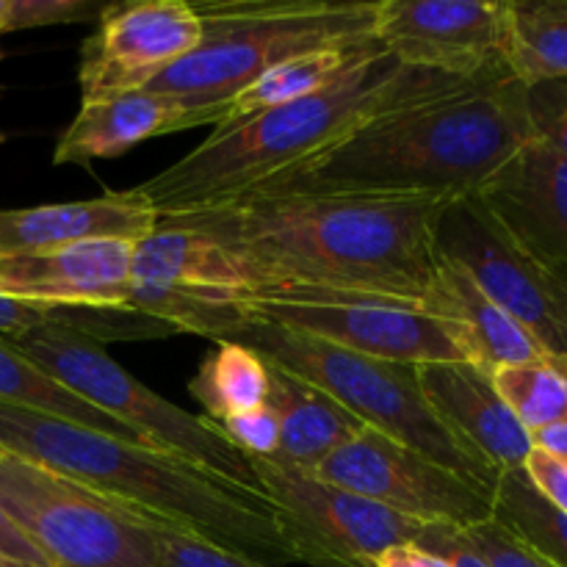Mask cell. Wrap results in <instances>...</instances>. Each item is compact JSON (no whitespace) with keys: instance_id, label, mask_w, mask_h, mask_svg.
Here are the masks:
<instances>
[{"instance_id":"obj_1","label":"cell","mask_w":567,"mask_h":567,"mask_svg":"<svg viewBox=\"0 0 567 567\" xmlns=\"http://www.w3.org/2000/svg\"><path fill=\"white\" fill-rule=\"evenodd\" d=\"M452 199L415 194L255 192L216 208L161 216L219 244L244 288L316 286L437 305V219ZM443 310V308H441Z\"/></svg>"},{"instance_id":"obj_2","label":"cell","mask_w":567,"mask_h":567,"mask_svg":"<svg viewBox=\"0 0 567 567\" xmlns=\"http://www.w3.org/2000/svg\"><path fill=\"white\" fill-rule=\"evenodd\" d=\"M0 449L210 546L271 567H321L310 543L264 491L175 452L136 446L6 402H0Z\"/></svg>"},{"instance_id":"obj_3","label":"cell","mask_w":567,"mask_h":567,"mask_svg":"<svg viewBox=\"0 0 567 567\" xmlns=\"http://www.w3.org/2000/svg\"><path fill=\"white\" fill-rule=\"evenodd\" d=\"M476 83L487 81L419 70L380 50L310 97L214 131L181 161L138 183L136 192L158 219L216 208L330 153L388 116L452 97Z\"/></svg>"},{"instance_id":"obj_4","label":"cell","mask_w":567,"mask_h":567,"mask_svg":"<svg viewBox=\"0 0 567 567\" xmlns=\"http://www.w3.org/2000/svg\"><path fill=\"white\" fill-rule=\"evenodd\" d=\"M532 138L526 83L509 75L388 116L255 192L460 199L480 192Z\"/></svg>"},{"instance_id":"obj_5","label":"cell","mask_w":567,"mask_h":567,"mask_svg":"<svg viewBox=\"0 0 567 567\" xmlns=\"http://www.w3.org/2000/svg\"><path fill=\"white\" fill-rule=\"evenodd\" d=\"M203 42L147 83L150 92L221 105L271 66L321 48L374 44L371 0H208L194 3Z\"/></svg>"},{"instance_id":"obj_6","label":"cell","mask_w":567,"mask_h":567,"mask_svg":"<svg viewBox=\"0 0 567 567\" xmlns=\"http://www.w3.org/2000/svg\"><path fill=\"white\" fill-rule=\"evenodd\" d=\"M225 341L241 343L269 363L302 377L365 426L424 454L471 485L496 493L502 474L437 419L421 391L419 365L369 358L305 332L249 319L247 313L227 332Z\"/></svg>"},{"instance_id":"obj_7","label":"cell","mask_w":567,"mask_h":567,"mask_svg":"<svg viewBox=\"0 0 567 567\" xmlns=\"http://www.w3.org/2000/svg\"><path fill=\"white\" fill-rule=\"evenodd\" d=\"M230 299L249 319L305 332L369 358L410 365L480 363L463 321L435 305L316 286L236 288Z\"/></svg>"},{"instance_id":"obj_8","label":"cell","mask_w":567,"mask_h":567,"mask_svg":"<svg viewBox=\"0 0 567 567\" xmlns=\"http://www.w3.org/2000/svg\"><path fill=\"white\" fill-rule=\"evenodd\" d=\"M17 349L59 385L86 399L100 413L131 426L153 446L194 460L227 480L260 491L247 454L216 421L177 408L122 369L103 343L66 327H42L14 338Z\"/></svg>"},{"instance_id":"obj_9","label":"cell","mask_w":567,"mask_h":567,"mask_svg":"<svg viewBox=\"0 0 567 567\" xmlns=\"http://www.w3.org/2000/svg\"><path fill=\"white\" fill-rule=\"evenodd\" d=\"M0 513L50 567H158L153 518L3 449Z\"/></svg>"},{"instance_id":"obj_10","label":"cell","mask_w":567,"mask_h":567,"mask_svg":"<svg viewBox=\"0 0 567 567\" xmlns=\"http://www.w3.org/2000/svg\"><path fill=\"white\" fill-rule=\"evenodd\" d=\"M435 238L441 258L457 264L546 352L567 358V275L526 255L474 194L446 203Z\"/></svg>"},{"instance_id":"obj_11","label":"cell","mask_w":567,"mask_h":567,"mask_svg":"<svg viewBox=\"0 0 567 567\" xmlns=\"http://www.w3.org/2000/svg\"><path fill=\"white\" fill-rule=\"evenodd\" d=\"M313 474L424 526L468 529L493 518V493L371 426L327 454Z\"/></svg>"},{"instance_id":"obj_12","label":"cell","mask_w":567,"mask_h":567,"mask_svg":"<svg viewBox=\"0 0 567 567\" xmlns=\"http://www.w3.org/2000/svg\"><path fill=\"white\" fill-rule=\"evenodd\" d=\"M258 487L310 543L321 567H374L385 551L415 546L424 524L280 460H249Z\"/></svg>"},{"instance_id":"obj_13","label":"cell","mask_w":567,"mask_h":567,"mask_svg":"<svg viewBox=\"0 0 567 567\" xmlns=\"http://www.w3.org/2000/svg\"><path fill=\"white\" fill-rule=\"evenodd\" d=\"M374 39L419 70L491 81L507 64V0H380Z\"/></svg>"},{"instance_id":"obj_14","label":"cell","mask_w":567,"mask_h":567,"mask_svg":"<svg viewBox=\"0 0 567 567\" xmlns=\"http://www.w3.org/2000/svg\"><path fill=\"white\" fill-rule=\"evenodd\" d=\"M203 20L186 0H138L103 6L78 61L81 103L120 97L199 48Z\"/></svg>"},{"instance_id":"obj_15","label":"cell","mask_w":567,"mask_h":567,"mask_svg":"<svg viewBox=\"0 0 567 567\" xmlns=\"http://www.w3.org/2000/svg\"><path fill=\"white\" fill-rule=\"evenodd\" d=\"M526 255L567 275V158L540 138L518 150L474 194Z\"/></svg>"},{"instance_id":"obj_16","label":"cell","mask_w":567,"mask_h":567,"mask_svg":"<svg viewBox=\"0 0 567 567\" xmlns=\"http://www.w3.org/2000/svg\"><path fill=\"white\" fill-rule=\"evenodd\" d=\"M221 105H197L186 97L136 89L120 97L81 103L53 150V164H92L116 158L147 138L181 133L188 127H216L225 120Z\"/></svg>"},{"instance_id":"obj_17","label":"cell","mask_w":567,"mask_h":567,"mask_svg":"<svg viewBox=\"0 0 567 567\" xmlns=\"http://www.w3.org/2000/svg\"><path fill=\"white\" fill-rule=\"evenodd\" d=\"M133 241H86L39 255L0 258V293L48 305L127 308Z\"/></svg>"},{"instance_id":"obj_18","label":"cell","mask_w":567,"mask_h":567,"mask_svg":"<svg viewBox=\"0 0 567 567\" xmlns=\"http://www.w3.org/2000/svg\"><path fill=\"white\" fill-rule=\"evenodd\" d=\"M419 382L437 419L498 474L524 468L532 435L493 385V371L474 360L419 365Z\"/></svg>"},{"instance_id":"obj_19","label":"cell","mask_w":567,"mask_h":567,"mask_svg":"<svg viewBox=\"0 0 567 567\" xmlns=\"http://www.w3.org/2000/svg\"><path fill=\"white\" fill-rule=\"evenodd\" d=\"M155 227L158 214L136 188L75 203L0 210V258L53 252L86 241L136 244Z\"/></svg>"},{"instance_id":"obj_20","label":"cell","mask_w":567,"mask_h":567,"mask_svg":"<svg viewBox=\"0 0 567 567\" xmlns=\"http://www.w3.org/2000/svg\"><path fill=\"white\" fill-rule=\"evenodd\" d=\"M266 404L275 410L280 421V449L271 460L302 471H313L327 454L336 452L341 443H347L365 426L324 391L275 363H269Z\"/></svg>"},{"instance_id":"obj_21","label":"cell","mask_w":567,"mask_h":567,"mask_svg":"<svg viewBox=\"0 0 567 567\" xmlns=\"http://www.w3.org/2000/svg\"><path fill=\"white\" fill-rule=\"evenodd\" d=\"M133 286L199 288V291H236L244 288L236 260L199 233L183 227H155L133 244Z\"/></svg>"},{"instance_id":"obj_22","label":"cell","mask_w":567,"mask_h":567,"mask_svg":"<svg viewBox=\"0 0 567 567\" xmlns=\"http://www.w3.org/2000/svg\"><path fill=\"white\" fill-rule=\"evenodd\" d=\"M437 305L449 316L463 321V327L471 336V343H474L476 360L485 369L496 371L504 369V365L529 363V360L548 354L540 347V341L520 321L504 313L491 297L482 293V288L457 264L446 258H443Z\"/></svg>"},{"instance_id":"obj_23","label":"cell","mask_w":567,"mask_h":567,"mask_svg":"<svg viewBox=\"0 0 567 567\" xmlns=\"http://www.w3.org/2000/svg\"><path fill=\"white\" fill-rule=\"evenodd\" d=\"M380 44L374 42L343 44V48H321L302 55H293V59L266 70L264 75L255 78V81L249 83V86H244L238 94H233V97L227 100L225 120H221L214 131L238 125V122L249 120V116H258L264 114V111L280 109V105L310 97V94L330 86V83L338 81L343 72L352 70L354 64H360V61L369 59V55L380 53Z\"/></svg>"},{"instance_id":"obj_24","label":"cell","mask_w":567,"mask_h":567,"mask_svg":"<svg viewBox=\"0 0 567 567\" xmlns=\"http://www.w3.org/2000/svg\"><path fill=\"white\" fill-rule=\"evenodd\" d=\"M0 402L17 404V408L37 410V413L55 415V419L72 421L86 430L103 432V435L120 437V441L136 443V446H153L147 437L133 432L131 426L120 424L111 415L100 413L97 408L86 402V399L75 396L66 391L64 385L44 374L39 365H33L20 349L11 341L0 338ZM158 449V446H153Z\"/></svg>"},{"instance_id":"obj_25","label":"cell","mask_w":567,"mask_h":567,"mask_svg":"<svg viewBox=\"0 0 567 567\" xmlns=\"http://www.w3.org/2000/svg\"><path fill=\"white\" fill-rule=\"evenodd\" d=\"M507 64L526 86L567 78V0H507Z\"/></svg>"},{"instance_id":"obj_26","label":"cell","mask_w":567,"mask_h":567,"mask_svg":"<svg viewBox=\"0 0 567 567\" xmlns=\"http://www.w3.org/2000/svg\"><path fill=\"white\" fill-rule=\"evenodd\" d=\"M188 393L203 404L205 419L221 424L264 408L269 399V363L241 343L221 341L203 358Z\"/></svg>"},{"instance_id":"obj_27","label":"cell","mask_w":567,"mask_h":567,"mask_svg":"<svg viewBox=\"0 0 567 567\" xmlns=\"http://www.w3.org/2000/svg\"><path fill=\"white\" fill-rule=\"evenodd\" d=\"M493 518L557 567H567V515L540 496L524 468L504 471L493 493Z\"/></svg>"},{"instance_id":"obj_28","label":"cell","mask_w":567,"mask_h":567,"mask_svg":"<svg viewBox=\"0 0 567 567\" xmlns=\"http://www.w3.org/2000/svg\"><path fill=\"white\" fill-rule=\"evenodd\" d=\"M493 385L529 435L567 421V358L563 354L548 352L529 363L496 369Z\"/></svg>"},{"instance_id":"obj_29","label":"cell","mask_w":567,"mask_h":567,"mask_svg":"<svg viewBox=\"0 0 567 567\" xmlns=\"http://www.w3.org/2000/svg\"><path fill=\"white\" fill-rule=\"evenodd\" d=\"M150 532H153L155 565L158 567H271L258 559L227 551V548L210 546L199 537L183 535L169 526L150 524Z\"/></svg>"},{"instance_id":"obj_30","label":"cell","mask_w":567,"mask_h":567,"mask_svg":"<svg viewBox=\"0 0 567 567\" xmlns=\"http://www.w3.org/2000/svg\"><path fill=\"white\" fill-rule=\"evenodd\" d=\"M103 11L94 0H0V33L22 28L72 25Z\"/></svg>"},{"instance_id":"obj_31","label":"cell","mask_w":567,"mask_h":567,"mask_svg":"<svg viewBox=\"0 0 567 567\" xmlns=\"http://www.w3.org/2000/svg\"><path fill=\"white\" fill-rule=\"evenodd\" d=\"M460 535L491 567H557L546 557H540L535 548L526 546L518 535H513L496 518L460 529Z\"/></svg>"},{"instance_id":"obj_32","label":"cell","mask_w":567,"mask_h":567,"mask_svg":"<svg viewBox=\"0 0 567 567\" xmlns=\"http://www.w3.org/2000/svg\"><path fill=\"white\" fill-rule=\"evenodd\" d=\"M535 136L567 158V78L526 86Z\"/></svg>"},{"instance_id":"obj_33","label":"cell","mask_w":567,"mask_h":567,"mask_svg":"<svg viewBox=\"0 0 567 567\" xmlns=\"http://www.w3.org/2000/svg\"><path fill=\"white\" fill-rule=\"evenodd\" d=\"M219 426L249 460L277 457V449H280V421H277L275 410L269 404L249 410V413L233 415V419L221 421Z\"/></svg>"},{"instance_id":"obj_34","label":"cell","mask_w":567,"mask_h":567,"mask_svg":"<svg viewBox=\"0 0 567 567\" xmlns=\"http://www.w3.org/2000/svg\"><path fill=\"white\" fill-rule=\"evenodd\" d=\"M415 546L435 554V557H441L443 563H449L452 567H491L480 557V554L474 551V548L468 546V543L463 540L457 526H446V524L424 526V532H421Z\"/></svg>"},{"instance_id":"obj_35","label":"cell","mask_w":567,"mask_h":567,"mask_svg":"<svg viewBox=\"0 0 567 567\" xmlns=\"http://www.w3.org/2000/svg\"><path fill=\"white\" fill-rule=\"evenodd\" d=\"M524 471L532 480V485L540 491V496L548 504H554L559 513L567 515V463L540 452V449H532V454L524 463Z\"/></svg>"},{"instance_id":"obj_36","label":"cell","mask_w":567,"mask_h":567,"mask_svg":"<svg viewBox=\"0 0 567 567\" xmlns=\"http://www.w3.org/2000/svg\"><path fill=\"white\" fill-rule=\"evenodd\" d=\"M0 567H50L39 548L0 513Z\"/></svg>"},{"instance_id":"obj_37","label":"cell","mask_w":567,"mask_h":567,"mask_svg":"<svg viewBox=\"0 0 567 567\" xmlns=\"http://www.w3.org/2000/svg\"><path fill=\"white\" fill-rule=\"evenodd\" d=\"M374 567H452V565L443 563L441 557H435V554L424 551V548L419 546H399L382 554Z\"/></svg>"},{"instance_id":"obj_38","label":"cell","mask_w":567,"mask_h":567,"mask_svg":"<svg viewBox=\"0 0 567 567\" xmlns=\"http://www.w3.org/2000/svg\"><path fill=\"white\" fill-rule=\"evenodd\" d=\"M532 446L567 463V421L565 424L548 426V430L532 432Z\"/></svg>"},{"instance_id":"obj_39","label":"cell","mask_w":567,"mask_h":567,"mask_svg":"<svg viewBox=\"0 0 567 567\" xmlns=\"http://www.w3.org/2000/svg\"><path fill=\"white\" fill-rule=\"evenodd\" d=\"M0 59H3V50H0Z\"/></svg>"}]
</instances>
